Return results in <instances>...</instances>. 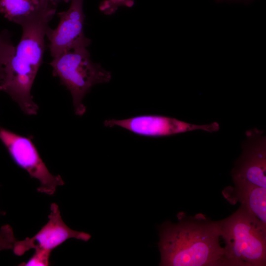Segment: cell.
<instances>
[{"mask_svg": "<svg viewBox=\"0 0 266 266\" xmlns=\"http://www.w3.org/2000/svg\"><path fill=\"white\" fill-rule=\"evenodd\" d=\"M46 0H0V13L17 24L38 10Z\"/></svg>", "mask_w": 266, "mask_h": 266, "instance_id": "cell-11", "label": "cell"}, {"mask_svg": "<svg viewBox=\"0 0 266 266\" xmlns=\"http://www.w3.org/2000/svg\"><path fill=\"white\" fill-rule=\"evenodd\" d=\"M84 0H71L69 8L57 15L60 21L57 28H49L46 36L50 55L55 58L70 50L86 47L91 40L83 31L85 15L83 12Z\"/></svg>", "mask_w": 266, "mask_h": 266, "instance_id": "cell-8", "label": "cell"}, {"mask_svg": "<svg viewBox=\"0 0 266 266\" xmlns=\"http://www.w3.org/2000/svg\"><path fill=\"white\" fill-rule=\"evenodd\" d=\"M3 212L0 211V215ZM16 239L11 227L5 225L0 228V251L12 249Z\"/></svg>", "mask_w": 266, "mask_h": 266, "instance_id": "cell-15", "label": "cell"}, {"mask_svg": "<svg viewBox=\"0 0 266 266\" xmlns=\"http://www.w3.org/2000/svg\"><path fill=\"white\" fill-rule=\"evenodd\" d=\"M226 189L224 196L231 203L239 202L250 214L266 226V188L252 186H234Z\"/></svg>", "mask_w": 266, "mask_h": 266, "instance_id": "cell-10", "label": "cell"}, {"mask_svg": "<svg viewBox=\"0 0 266 266\" xmlns=\"http://www.w3.org/2000/svg\"><path fill=\"white\" fill-rule=\"evenodd\" d=\"M220 221V235L225 244L224 257L229 266L266 265V226L241 204Z\"/></svg>", "mask_w": 266, "mask_h": 266, "instance_id": "cell-3", "label": "cell"}, {"mask_svg": "<svg viewBox=\"0 0 266 266\" xmlns=\"http://www.w3.org/2000/svg\"><path fill=\"white\" fill-rule=\"evenodd\" d=\"M103 124L105 127L118 126L138 135L153 137L196 130L213 133L220 129L216 122L206 125H195L174 118L154 114L141 115L122 120L109 119L105 120Z\"/></svg>", "mask_w": 266, "mask_h": 266, "instance_id": "cell-7", "label": "cell"}, {"mask_svg": "<svg viewBox=\"0 0 266 266\" xmlns=\"http://www.w3.org/2000/svg\"><path fill=\"white\" fill-rule=\"evenodd\" d=\"M51 0L55 1V0ZM63 0V1H64L66 2H68L71 0Z\"/></svg>", "mask_w": 266, "mask_h": 266, "instance_id": "cell-16", "label": "cell"}, {"mask_svg": "<svg viewBox=\"0 0 266 266\" xmlns=\"http://www.w3.org/2000/svg\"><path fill=\"white\" fill-rule=\"evenodd\" d=\"M242 152L231 171L234 186L266 188V137L257 129L246 133Z\"/></svg>", "mask_w": 266, "mask_h": 266, "instance_id": "cell-6", "label": "cell"}, {"mask_svg": "<svg viewBox=\"0 0 266 266\" xmlns=\"http://www.w3.org/2000/svg\"><path fill=\"white\" fill-rule=\"evenodd\" d=\"M0 140L14 163L39 181L38 192L53 195L58 186L64 185L60 175L49 171L30 137L0 127Z\"/></svg>", "mask_w": 266, "mask_h": 266, "instance_id": "cell-5", "label": "cell"}, {"mask_svg": "<svg viewBox=\"0 0 266 266\" xmlns=\"http://www.w3.org/2000/svg\"><path fill=\"white\" fill-rule=\"evenodd\" d=\"M57 7L54 1L46 0L36 12L17 23L22 29V37L0 82V90L7 93L28 115L36 114L38 110L31 89L42 62L49 23Z\"/></svg>", "mask_w": 266, "mask_h": 266, "instance_id": "cell-2", "label": "cell"}, {"mask_svg": "<svg viewBox=\"0 0 266 266\" xmlns=\"http://www.w3.org/2000/svg\"><path fill=\"white\" fill-rule=\"evenodd\" d=\"M178 219L177 223L166 221L159 229L160 266H229L219 241L220 221L182 213Z\"/></svg>", "mask_w": 266, "mask_h": 266, "instance_id": "cell-1", "label": "cell"}, {"mask_svg": "<svg viewBox=\"0 0 266 266\" xmlns=\"http://www.w3.org/2000/svg\"><path fill=\"white\" fill-rule=\"evenodd\" d=\"M34 250V253L33 256L27 262L22 263L19 266H49L50 257L52 252L40 248Z\"/></svg>", "mask_w": 266, "mask_h": 266, "instance_id": "cell-14", "label": "cell"}, {"mask_svg": "<svg viewBox=\"0 0 266 266\" xmlns=\"http://www.w3.org/2000/svg\"><path fill=\"white\" fill-rule=\"evenodd\" d=\"M54 76L70 92L75 114L83 115L86 107L83 102L85 96L96 84L109 82L111 73L93 62L86 47L66 52L50 63Z\"/></svg>", "mask_w": 266, "mask_h": 266, "instance_id": "cell-4", "label": "cell"}, {"mask_svg": "<svg viewBox=\"0 0 266 266\" xmlns=\"http://www.w3.org/2000/svg\"><path fill=\"white\" fill-rule=\"evenodd\" d=\"M91 237L87 233L76 231L68 227L62 219L58 205L53 202L50 205L47 223L32 237L16 240L12 250L18 256H22L32 249L40 248L52 252L70 238L88 241Z\"/></svg>", "mask_w": 266, "mask_h": 266, "instance_id": "cell-9", "label": "cell"}, {"mask_svg": "<svg viewBox=\"0 0 266 266\" xmlns=\"http://www.w3.org/2000/svg\"><path fill=\"white\" fill-rule=\"evenodd\" d=\"M16 47L9 32L0 31V82L4 76L5 68L13 57Z\"/></svg>", "mask_w": 266, "mask_h": 266, "instance_id": "cell-12", "label": "cell"}, {"mask_svg": "<svg viewBox=\"0 0 266 266\" xmlns=\"http://www.w3.org/2000/svg\"><path fill=\"white\" fill-rule=\"evenodd\" d=\"M134 0H103L99 5V9L104 14L110 15L114 14L119 7H132Z\"/></svg>", "mask_w": 266, "mask_h": 266, "instance_id": "cell-13", "label": "cell"}]
</instances>
